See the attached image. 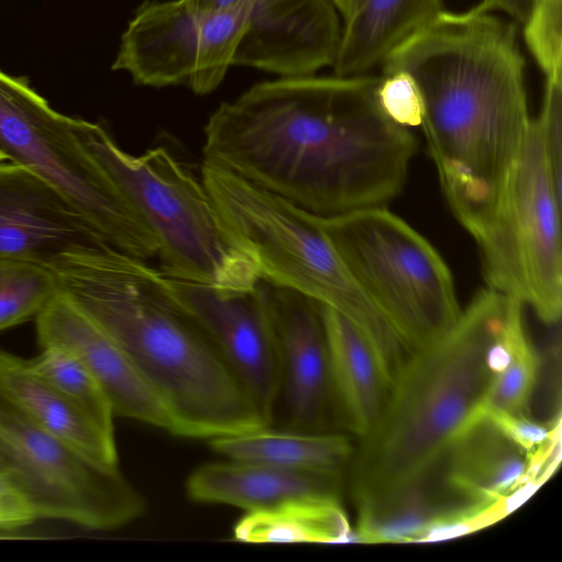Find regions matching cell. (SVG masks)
<instances>
[{"mask_svg": "<svg viewBox=\"0 0 562 562\" xmlns=\"http://www.w3.org/2000/svg\"><path fill=\"white\" fill-rule=\"evenodd\" d=\"M341 32L330 0H255L232 66L285 78L312 76L334 65Z\"/></svg>", "mask_w": 562, "mask_h": 562, "instance_id": "14", "label": "cell"}, {"mask_svg": "<svg viewBox=\"0 0 562 562\" xmlns=\"http://www.w3.org/2000/svg\"><path fill=\"white\" fill-rule=\"evenodd\" d=\"M440 461L414 480L356 504L358 519L352 540L413 543L464 535L473 517L487 505L459 496L447 484Z\"/></svg>", "mask_w": 562, "mask_h": 562, "instance_id": "17", "label": "cell"}, {"mask_svg": "<svg viewBox=\"0 0 562 562\" xmlns=\"http://www.w3.org/2000/svg\"><path fill=\"white\" fill-rule=\"evenodd\" d=\"M57 291L48 268L29 261L0 260V331L35 318Z\"/></svg>", "mask_w": 562, "mask_h": 562, "instance_id": "27", "label": "cell"}, {"mask_svg": "<svg viewBox=\"0 0 562 562\" xmlns=\"http://www.w3.org/2000/svg\"><path fill=\"white\" fill-rule=\"evenodd\" d=\"M192 9L201 12H220L251 4L255 0H184Z\"/></svg>", "mask_w": 562, "mask_h": 562, "instance_id": "34", "label": "cell"}, {"mask_svg": "<svg viewBox=\"0 0 562 562\" xmlns=\"http://www.w3.org/2000/svg\"><path fill=\"white\" fill-rule=\"evenodd\" d=\"M524 305L513 299L504 324V363L497 373L484 413L503 412L530 415L541 357L531 341L524 321Z\"/></svg>", "mask_w": 562, "mask_h": 562, "instance_id": "25", "label": "cell"}, {"mask_svg": "<svg viewBox=\"0 0 562 562\" xmlns=\"http://www.w3.org/2000/svg\"><path fill=\"white\" fill-rule=\"evenodd\" d=\"M74 119L58 113L26 78L0 69V150L49 183L104 241L126 255L157 257L155 236L78 139Z\"/></svg>", "mask_w": 562, "mask_h": 562, "instance_id": "9", "label": "cell"}, {"mask_svg": "<svg viewBox=\"0 0 562 562\" xmlns=\"http://www.w3.org/2000/svg\"><path fill=\"white\" fill-rule=\"evenodd\" d=\"M540 423L527 414L487 412L483 415L509 441L527 453H531L549 436L553 422Z\"/></svg>", "mask_w": 562, "mask_h": 562, "instance_id": "31", "label": "cell"}, {"mask_svg": "<svg viewBox=\"0 0 562 562\" xmlns=\"http://www.w3.org/2000/svg\"><path fill=\"white\" fill-rule=\"evenodd\" d=\"M41 347L72 352L94 376L114 416L172 434L171 418L123 348L67 294L57 291L35 317Z\"/></svg>", "mask_w": 562, "mask_h": 562, "instance_id": "16", "label": "cell"}, {"mask_svg": "<svg viewBox=\"0 0 562 562\" xmlns=\"http://www.w3.org/2000/svg\"><path fill=\"white\" fill-rule=\"evenodd\" d=\"M106 245L49 183L20 165L0 162V260L45 267L64 252Z\"/></svg>", "mask_w": 562, "mask_h": 562, "instance_id": "15", "label": "cell"}, {"mask_svg": "<svg viewBox=\"0 0 562 562\" xmlns=\"http://www.w3.org/2000/svg\"><path fill=\"white\" fill-rule=\"evenodd\" d=\"M513 299L485 285L447 331L407 356L375 424L355 449L356 504L436 465L483 417L504 363L503 330Z\"/></svg>", "mask_w": 562, "mask_h": 562, "instance_id": "4", "label": "cell"}, {"mask_svg": "<svg viewBox=\"0 0 562 562\" xmlns=\"http://www.w3.org/2000/svg\"><path fill=\"white\" fill-rule=\"evenodd\" d=\"M29 362L98 426L114 435L115 416L108 397L94 376L72 352L58 346L41 347V352L29 359Z\"/></svg>", "mask_w": 562, "mask_h": 562, "instance_id": "26", "label": "cell"}, {"mask_svg": "<svg viewBox=\"0 0 562 562\" xmlns=\"http://www.w3.org/2000/svg\"><path fill=\"white\" fill-rule=\"evenodd\" d=\"M361 0H330L345 22L357 9Z\"/></svg>", "mask_w": 562, "mask_h": 562, "instance_id": "35", "label": "cell"}, {"mask_svg": "<svg viewBox=\"0 0 562 562\" xmlns=\"http://www.w3.org/2000/svg\"><path fill=\"white\" fill-rule=\"evenodd\" d=\"M210 447L227 459L340 474L355 453L350 438L344 434L273 428L272 425L211 439Z\"/></svg>", "mask_w": 562, "mask_h": 562, "instance_id": "23", "label": "cell"}, {"mask_svg": "<svg viewBox=\"0 0 562 562\" xmlns=\"http://www.w3.org/2000/svg\"><path fill=\"white\" fill-rule=\"evenodd\" d=\"M234 538L248 543H340L352 529L340 499L294 498L247 512L234 527Z\"/></svg>", "mask_w": 562, "mask_h": 562, "instance_id": "24", "label": "cell"}, {"mask_svg": "<svg viewBox=\"0 0 562 562\" xmlns=\"http://www.w3.org/2000/svg\"><path fill=\"white\" fill-rule=\"evenodd\" d=\"M531 0H480L473 8L477 11L503 13L516 23H522Z\"/></svg>", "mask_w": 562, "mask_h": 562, "instance_id": "33", "label": "cell"}, {"mask_svg": "<svg viewBox=\"0 0 562 562\" xmlns=\"http://www.w3.org/2000/svg\"><path fill=\"white\" fill-rule=\"evenodd\" d=\"M201 180L228 237L260 279L346 316L368 339L392 383L411 352L359 289L313 214L206 160Z\"/></svg>", "mask_w": 562, "mask_h": 562, "instance_id": "5", "label": "cell"}, {"mask_svg": "<svg viewBox=\"0 0 562 562\" xmlns=\"http://www.w3.org/2000/svg\"><path fill=\"white\" fill-rule=\"evenodd\" d=\"M0 393L35 423L105 468H119L106 432L21 358L0 348Z\"/></svg>", "mask_w": 562, "mask_h": 562, "instance_id": "20", "label": "cell"}, {"mask_svg": "<svg viewBox=\"0 0 562 562\" xmlns=\"http://www.w3.org/2000/svg\"><path fill=\"white\" fill-rule=\"evenodd\" d=\"M522 24L526 46L546 79L562 76V0H531Z\"/></svg>", "mask_w": 562, "mask_h": 562, "instance_id": "28", "label": "cell"}, {"mask_svg": "<svg viewBox=\"0 0 562 562\" xmlns=\"http://www.w3.org/2000/svg\"><path fill=\"white\" fill-rule=\"evenodd\" d=\"M381 70L407 71L418 83L428 154L451 212L467 229L497 200L531 121L517 23L473 7L442 10L396 47Z\"/></svg>", "mask_w": 562, "mask_h": 562, "instance_id": "2", "label": "cell"}, {"mask_svg": "<svg viewBox=\"0 0 562 562\" xmlns=\"http://www.w3.org/2000/svg\"><path fill=\"white\" fill-rule=\"evenodd\" d=\"M314 220L367 299L409 352L447 331L461 307L436 248L383 206Z\"/></svg>", "mask_w": 562, "mask_h": 562, "instance_id": "7", "label": "cell"}, {"mask_svg": "<svg viewBox=\"0 0 562 562\" xmlns=\"http://www.w3.org/2000/svg\"><path fill=\"white\" fill-rule=\"evenodd\" d=\"M527 457L482 417L453 443L440 464L447 484L459 496L488 505L519 490L536 491L522 479Z\"/></svg>", "mask_w": 562, "mask_h": 562, "instance_id": "21", "label": "cell"}, {"mask_svg": "<svg viewBox=\"0 0 562 562\" xmlns=\"http://www.w3.org/2000/svg\"><path fill=\"white\" fill-rule=\"evenodd\" d=\"M0 472L11 476L41 519L112 530L144 515L143 495L119 468L92 461L0 393Z\"/></svg>", "mask_w": 562, "mask_h": 562, "instance_id": "10", "label": "cell"}, {"mask_svg": "<svg viewBox=\"0 0 562 562\" xmlns=\"http://www.w3.org/2000/svg\"><path fill=\"white\" fill-rule=\"evenodd\" d=\"M535 120L553 175L562 183V76L546 79L541 109Z\"/></svg>", "mask_w": 562, "mask_h": 562, "instance_id": "30", "label": "cell"}, {"mask_svg": "<svg viewBox=\"0 0 562 562\" xmlns=\"http://www.w3.org/2000/svg\"><path fill=\"white\" fill-rule=\"evenodd\" d=\"M162 278L169 294L213 344L266 424L272 425L279 359L262 281L250 290L225 291L164 273Z\"/></svg>", "mask_w": 562, "mask_h": 562, "instance_id": "12", "label": "cell"}, {"mask_svg": "<svg viewBox=\"0 0 562 562\" xmlns=\"http://www.w3.org/2000/svg\"><path fill=\"white\" fill-rule=\"evenodd\" d=\"M375 100L382 112L395 124L420 127L425 116V102L418 83L404 70L380 75Z\"/></svg>", "mask_w": 562, "mask_h": 562, "instance_id": "29", "label": "cell"}, {"mask_svg": "<svg viewBox=\"0 0 562 562\" xmlns=\"http://www.w3.org/2000/svg\"><path fill=\"white\" fill-rule=\"evenodd\" d=\"M379 79L256 83L210 115L203 160L317 216L384 206L402 193L417 140L378 105Z\"/></svg>", "mask_w": 562, "mask_h": 562, "instance_id": "1", "label": "cell"}, {"mask_svg": "<svg viewBox=\"0 0 562 562\" xmlns=\"http://www.w3.org/2000/svg\"><path fill=\"white\" fill-rule=\"evenodd\" d=\"M561 189L531 117L497 200L467 228L486 286L527 305L547 326L559 324L562 312Z\"/></svg>", "mask_w": 562, "mask_h": 562, "instance_id": "8", "label": "cell"}, {"mask_svg": "<svg viewBox=\"0 0 562 562\" xmlns=\"http://www.w3.org/2000/svg\"><path fill=\"white\" fill-rule=\"evenodd\" d=\"M45 267L123 348L166 407L173 435L211 440L267 426L159 269L108 245L64 252Z\"/></svg>", "mask_w": 562, "mask_h": 562, "instance_id": "3", "label": "cell"}, {"mask_svg": "<svg viewBox=\"0 0 562 562\" xmlns=\"http://www.w3.org/2000/svg\"><path fill=\"white\" fill-rule=\"evenodd\" d=\"M321 306L329 351L335 416L349 431L362 438L384 406L390 381L360 329L336 310Z\"/></svg>", "mask_w": 562, "mask_h": 562, "instance_id": "19", "label": "cell"}, {"mask_svg": "<svg viewBox=\"0 0 562 562\" xmlns=\"http://www.w3.org/2000/svg\"><path fill=\"white\" fill-rule=\"evenodd\" d=\"M262 281L277 341L283 426L330 431L335 415L327 337L321 303ZM276 409V413H277Z\"/></svg>", "mask_w": 562, "mask_h": 562, "instance_id": "13", "label": "cell"}, {"mask_svg": "<svg viewBox=\"0 0 562 562\" xmlns=\"http://www.w3.org/2000/svg\"><path fill=\"white\" fill-rule=\"evenodd\" d=\"M38 519V513L29 496L11 476L0 472V530L21 529Z\"/></svg>", "mask_w": 562, "mask_h": 562, "instance_id": "32", "label": "cell"}, {"mask_svg": "<svg viewBox=\"0 0 562 562\" xmlns=\"http://www.w3.org/2000/svg\"><path fill=\"white\" fill-rule=\"evenodd\" d=\"M7 157L0 150V162L5 161Z\"/></svg>", "mask_w": 562, "mask_h": 562, "instance_id": "36", "label": "cell"}, {"mask_svg": "<svg viewBox=\"0 0 562 562\" xmlns=\"http://www.w3.org/2000/svg\"><path fill=\"white\" fill-rule=\"evenodd\" d=\"M443 9V0H361L344 22L334 75H370Z\"/></svg>", "mask_w": 562, "mask_h": 562, "instance_id": "22", "label": "cell"}, {"mask_svg": "<svg viewBox=\"0 0 562 562\" xmlns=\"http://www.w3.org/2000/svg\"><path fill=\"white\" fill-rule=\"evenodd\" d=\"M74 131L155 236L164 274L225 291L257 285L255 265L228 237L202 180L167 148L132 155L82 119Z\"/></svg>", "mask_w": 562, "mask_h": 562, "instance_id": "6", "label": "cell"}, {"mask_svg": "<svg viewBox=\"0 0 562 562\" xmlns=\"http://www.w3.org/2000/svg\"><path fill=\"white\" fill-rule=\"evenodd\" d=\"M251 4L201 12L184 0H146L122 34L112 69L128 72L137 85H181L209 94L232 66Z\"/></svg>", "mask_w": 562, "mask_h": 562, "instance_id": "11", "label": "cell"}, {"mask_svg": "<svg viewBox=\"0 0 562 562\" xmlns=\"http://www.w3.org/2000/svg\"><path fill=\"white\" fill-rule=\"evenodd\" d=\"M342 476L225 458L198 467L186 491L195 502L236 506L247 513L294 498L340 499Z\"/></svg>", "mask_w": 562, "mask_h": 562, "instance_id": "18", "label": "cell"}]
</instances>
